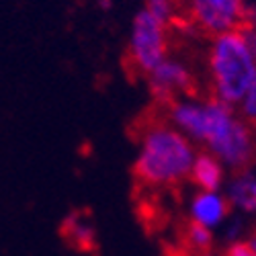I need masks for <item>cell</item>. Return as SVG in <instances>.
Listing matches in <instances>:
<instances>
[{
    "mask_svg": "<svg viewBox=\"0 0 256 256\" xmlns=\"http://www.w3.org/2000/svg\"><path fill=\"white\" fill-rule=\"evenodd\" d=\"M186 244L188 248L193 250H209L211 244H213V230H207L203 226H197V224H190L188 230H186Z\"/></svg>",
    "mask_w": 256,
    "mask_h": 256,
    "instance_id": "cell-11",
    "label": "cell"
},
{
    "mask_svg": "<svg viewBox=\"0 0 256 256\" xmlns=\"http://www.w3.org/2000/svg\"><path fill=\"white\" fill-rule=\"evenodd\" d=\"M146 82H148V90L156 100L172 102L184 94H190L195 76L184 60L176 56H168L150 74H146Z\"/></svg>",
    "mask_w": 256,
    "mask_h": 256,
    "instance_id": "cell-6",
    "label": "cell"
},
{
    "mask_svg": "<svg viewBox=\"0 0 256 256\" xmlns=\"http://www.w3.org/2000/svg\"><path fill=\"white\" fill-rule=\"evenodd\" d=\"M224 256H256V252L252 250V246L248 244V240L246 242L236 240V242H232L228 246V250H226Z\"/></svg>",
    "mask_w": 256,
    "mask_h": 256,
    "instance_id": "cell-14",
    "label": "cell"
},
{
    "mask_svg": "<svg viewBox=\"0 0 256 256\" xmlns=\"http://www.w3.org/2000/svg\"><path fill=\"white\" fill-rule=\"evenodd\" d=\"M170 25L146 6L132 18L127 35V58L140 74H150L162 60L170 56Z\"/></svg>",
    "mask_w": 256,
    "mask_h": 256,
    "instance_id": "cell-4",
    "label": "cell"
},
{
    "mask_svg": "<svg viewBox=\"0 0 256 256\" xmlns=\"http://www.w3.org/2000/svg\"><path fill=\"white\" fill-rule=\"evenodd\" d=\"M230 201L224 190H195L188 201V220L190 224L203 226L207 230H218L226 226L230 218Z\"/></svg>",
    "mask_w": 256,
    "mask_h": 256,
    "instance_id": "cell-7",
    "label": "cell"
},
{
    "mask_svg": "<svg viewBox=\"0 0 256 256\" xmlns=\"http://www.w3.org/2000/svg\"><path fill=\"white\" fill-rule=\"evenodd\" d=\"M148 10H152L154 14H158L160 18L172 23L178 12V0H146L144 4Z\"/></svg>",
    "mask_w": 256,
    "mask_h": 256,
    "instance_id": "cell-13",
    "label": "cell"
},
{
    "mask_svg": "<svg viewBox=\"0 0 256 256\" xmlns=\"http://www.w3.org/2000/svg\"><path fill=\"white\" fill-rule=\"evenodd\" d=\"M242 31H244V35H246V39H248V46H250L252 54L256 56V27H252V25H244Z\"/></svg>",
    "mask_w": 256,
    "mask_h": 256,
    "instance_id": "cell-15",
    "label": "cell"
},
{
    "mask_svg": "<svg viewBox=\"0 0 256 256\" xmlns=\"http://www.w3.org/2000/svg\"><path fill=\"white\" fill-rule=\"evenodd\" d=\"M188 23L209 37L242 29L248 16V0H180Z\"/></svg>",
    "mask_w": 256,
    "mask_h": 256,
    "instance_id": "cell-5",
    "label": "cell"
},
{
    "mask_svg": "<svg viewBox=\"0 0 256 256\" xmlns=\"http://www.w3.org/2000/svg\"><path fill=\"white\" fill-rule=\"evenodd\" d=\"M224 193L232 209L242 216H256V172H252L250 168L234 172L224 186Z\"/></svg>",
    "mask_w": 256,
    "mask_h": 256,
    "instance_id": "cell-8",
    "label": "cell"
},
{
    "mask_svg": "<svg viewBox=\"0 0 256 256\" xmlns=\"http://www.w3.org/2000/svg\"><path fill=\"white\" fill-rule=\"evenodd\" d=\"M248 244H250V246H252V250L256 252V234H252V236L248 238Z\"/></svg>",
    "mask_w": 256,
    "mask_h": 256,
    "instance_id": "cell-16",
    "label": "cell"
},
{
    "mask_svg": "<svg viewBox=\"0 0 256 256\" xmlns=\"http://www.w3.org/2000/svg\"><path fill=\"white\" fill-rule=\"evenodd\" d=\"M64 234H66L68 242L76 248L88 250L94 244V230H92L88 218L78 216V213H74V216H70L64 222Z\"/></svg>",
    "mask_w": 256,
    "mask_h": 256,
    "instance_id": "cell-10",
    "label": "cell"
},
{
    "mask_svg": "<svg viewBox=\"0 0 256 256\" xmlns=\"http://www.w3.org/2000/svg\"><path fill=\"white\" fill-rule=\"evenodd\" d=\"M236 109L252 127H256V78L252 80V84L248 86V90L244 92V96L238 102Z\"/></svg>",
    "mask_w": 256,
    "mask_h": 256,
    "instance_id": "cell-12",
    "label": "cell"
},
{
    "mask_svg": "<svg viewBox=\"0 0 256 256\" xmlns=\"http://www.w3.org/2000/svg\"><path fill=\"white\" fill-rule=\"evenodd\" d=\"M197 152V146L174 125L154 121L140 134L134 172L146 186H174L188 178Z\"/></svg>",
    "mask_w": 256,
    "mask_h": 256,
    "instance_id": "cell-2",
    "label": "cell"
},
{
    "mask_svg": "<svg viewBox=\"0 0 256 256\" xmlns=\"http://www.w3.org/2000/svg\"><path fill=\"white\" fill-rule=\"evenodd\" d=\"M252 2H256V0H252Z\"/></svg>",
    "mask_w": 256,
    "mask_h": 256,
    "instance_id": "cell-17",
    "label": "cell"
},
{
    "mask_svg": "<svg viewBox=\"0 0 256 256\" xmlns=\"http://www.w3.org/2000/svg\"><path fill=\"white\" fill-rule=\"evenodd\" d=\"M166 121L234 172L248 168L256 154L254 127L236 106L216 96L184 94L168 102Z\"/></svg>",
    "mask_w": 256,
    "mask_h": 256,
    "instance_id": "cell-1",
    "label": "cell"
},
{
    "mask_svg": "<svg viewBox=\"0 0 256 256\" xmlns=\"http://www.w3.org/2000/svg\"><path fill=\"white\" fill-rule=\"evenodd\" d=\"M188 180L199 190H224L228 182V168L218 156L199 150L193 168H190Z\"/></svg>",
    "mask_w": 256,
    "mask_h": 256,
    "instance_id": "cell-9",
    "label": "cell"
},
{
    "mask_svg": "<svg viewBox=\"0 0 256 256\" xmlns=\"http://www.w3.org/2000/svg\"><path fill=\"white\" fill-rule=\"evenodd\" d=\"M207 80L211 96L238 106L256 78V56L242 29L213 35L207 48Z\"/></svg>",
    "mask_w": 256,
    "mask_h": 256,
    "instance_id": "cell-3",
    "label": "cell"
}]
</instances>
